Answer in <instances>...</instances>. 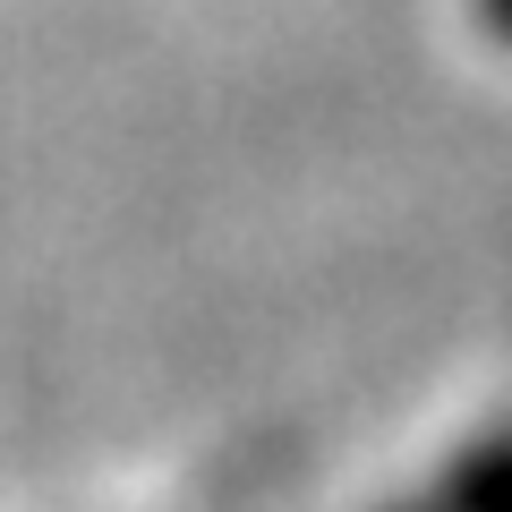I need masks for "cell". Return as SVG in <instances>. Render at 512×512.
<instances>
[{
  "mask_svg": "<svg viewBox=\"0 0 512 512\" xmlns=\"http://www.w3.org/2000/svg\"><path fill=\"white\" fill-rule=\"evenodd\" d=\"M436 512H512V436H487L453 478H444Z\"/></svg>",
  "mask_w": 512,
  "mask_h": 512,
  "instance_id": "cell-1",
  "label": "cell"
},
{
  "mask_svg": "<svg viewBox=\"0 0 512 512\" xmlns=\"http://www.w3.org/2000/svg\"><path fill=\"white\" fill-rule=\"evenodd\" d=\"M478 18H487V26H495V35H504V43H512V0H478Z\"/></svg>",
  "mask_w": 512,
  "mask_h": 512,
  "instance_id": "cell-2",
  "label": "cell"
}]
</instances>
